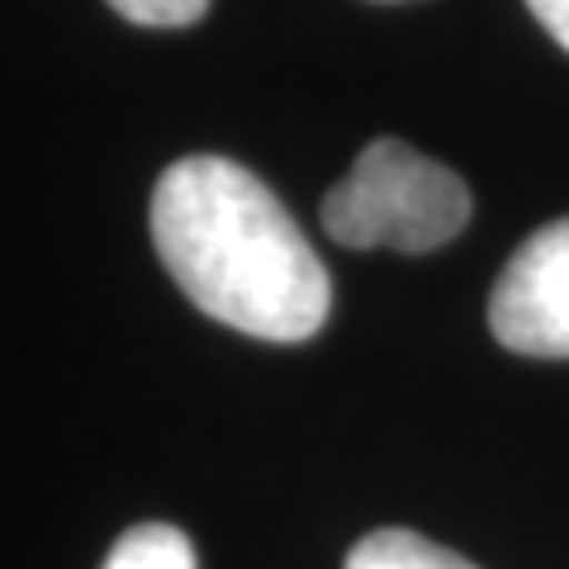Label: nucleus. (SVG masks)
<instances>
[{
    "label": "nucleus",
    "instance_id": "nucleus-1",
    "mask_svg": "<svg viewBox=\"0 0 569 569\" xmlns=\"http://www.w3.org/2000/svg\"><path fill=\"white\" fill-rule=\"evenodd\" d=\"M152 242L200 313L261 342H309L332 280L276 190L228 157H181L152 190Z\"/></svg>",
    "mask_w": 569,
    "mask_h": 569
},
{
    "label": "nucleus",
    "instance_id": "nucleus-2",
    "mask_svg": "<svg viewBox=\"0 0 569 569\" xmlns=\"http://www.w3.org/2000/svg\"><path fill=\"white\" fill-rule=\"evenodd\" d=\"M470 223V186L403 138L366 142L351 171L323 194V228L342 247H395L422 257Z\"/></svg>",
    "mask_w": 569,
    "mask_h": 569
},
{
    "label": "nucleus",
    "instance_id": "nucleus-3",
    "mask_svg": "<svg viewBox=\"0 0 569 569\" xmlns=\"http://www.w3.org/2000/svg\"><path fill=\"white\" fill-rule=\"evenodd\" d=\"M489 328L508 351L569 361V219H550L508 257L489 295Z\"/></svg>",
    "mask_w": 569,
    "mask_h": 569
},
{
    "label": "nucleus",
    "instance_id": "nucleus-4",
    "mask_svg": "<svg viewBox=\"0 0 569 569\" xmlns=\"http://www.w3.org/2000/svg\"><path fill=\"white\" fill-rule=\"evenodd\" d=\"M347 569H479L456 550L418 537L408 527H380L351 546Z\"/></svg>",
    "mask_w": 569,
    "mask_h": 569
},
{
    "label": "nucleus",
    "instance_id": "nucleus-5",
    "mask_svg": "<svg viewBox=\"0 0 569 569\" xmlns=\"http://www.w3.org/2000/svg\"><path fill=\"white\" fill-rule=\"evenodd\" d=\"M104 569H200V565H194V546L181 527L142 522L114 541Z\"/></svg>",
    "mask_w": 569,
    "mask_h": 569
},
{
    "label": "nucleus",
    "instance_id": "nucleus-6",
    "mask_svg": "<svg viewBox=\"0 0 569 569\" xmlns=\"http://www.w3.org/2000/svg\"><path fill=\"white\" fill-rule=\"evenodd\" d=\"M110 10L142 29H186L204 20L209 0H110Z\"/></svg>",
    "mask_w": 569,
    "mask_h": 569
},
{
    "label": "nucleus",
    "instance_id": "nucleus-7",
    "mask_svg": "<svg viewBox=\"0 0 569 569\" xmlns=\"http://www.w3.org/2000/svg\"><path fill=\"white\" fill-rule=\"evenodd\" d=\"M527 10L537 14V24L569 52V0H527Z\"/></svg>",
    "mask_w": 569,
    "mask_h": 569
},
{
    "label": "nucleus",
    "instance_id": "nucleus-8",
    "mask_svg": "<svg viewBox=\"0 0 569 569\" xmlns=\"http://www.w3.org/2000/svg\"><path fill=\"white\" fill-rule=\"evenodd\" d=\"M380 6H403V0H380Z\"/></svg>",
    "mask_w": 569,
    "mask_h": 569
}]
</instances>
